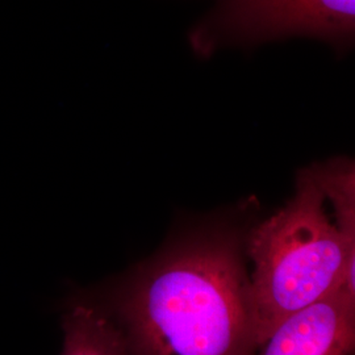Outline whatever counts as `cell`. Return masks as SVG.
<instances>
[{"label":"cell","mask_w":355,"mask_h":355,"mask_svg":"<svg viewBox=\"0 0 355 355\" xmlns=\"http://www.w3.org/2000/svg\"><path fill=\"white\" fill-rule=\"evenodd\" d=\"M246 253L253 262L249 297L255 349L282 320L305 306L336 291L355 299V241L327 214L309 167L297 174L287 204L250 232Z\"/></svg>","instance_id":"2"},{"label":"cell","mask_w":355,"mask_h":355,"mask_svg":"<svg viewBox=\"0 0 355 355\" xmlns=\"http://www.w3.org/2000/svg\"><path fill=\"white\" fill-rule=\"evenodd\" d=\"M132 355H253L240 236L199 230L137 275L120 303Z\"/></svg>","instance_id":"1"},{"label":"cell","mask_w":355,"mask_h":355,"mask_svg":"<svg viewBox=\"0 0 355 355\" xmlns=\"http://www.w3.org/2000/svg\"><path fill=\"white\" fill-rule=\"evenodd\" d=\"M64 330L62 355H132L121 327L95 305H76Z\"/></svg>","instance_id":"5"},{"label":"cell","mask_w":355,"mask_h":355,"mask_svg":"<svg viewBox=\"0 0 355 355\" xmlns=\"http://www.w3.org/2000/svg\"><path fill=\"white\" fill-rule=\"evenodd\" d=\"M355 36V0H214L189 33L191 49L208 58L225 46L250 48L312 37L347 51Z\"/></svg>","instance_id":"3"},{"label":"cell","mask_w":355,"mask_h":355,"mask_svg":"<svg viewBox=\"0 0 355 355\" xmlns=\"http://www.w3.org/2000/svg\"><path fill=\"white\" fill-rule=\"evenodd\" d=\"M355 299L341 291L282 320L253 355H353Z\"/></svg>","instance_id":"4"}]
</instances>
